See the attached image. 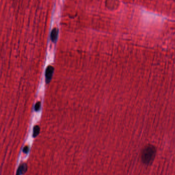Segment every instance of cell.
Instances as JSON below:
<instances>
[{"mask_svg": "<svg viewBox=\"0 0 175 175\" xmlns=\"http://www.w3.org/2000/svg\"><path fill=\"white\" fill-rule=\"evenodd\" d=\"M157 150L155 146L148 144L142 149L141 153V160L146 165H150L154 161Z\"/></svg>", "mask_w": 175, "mask_h": 175, "instance_id": "6da1fadb", "label": "cell"}, {"mask_svg": "<svg viewBox=\"0 0 175 175\" xmlns=\"http://www.w3.org/2000/svg\"><path fill=\"white\" fill-rule=\"evenodd\" d=\"M54 72V68L52 66H48L46 71V81L47 83H49L50 81L51 80L52 75Z\"/></svg>", "mask_w": 175, "mask_h": 175, "instance_id": "7a4b0ae2", "label": "cell"}, {"mask_svg": "<svg viewBox=\"0 0 175 175\" xmlns=\"http://www.w3.org/2000/svg\"><path fill=\"white\" fill-rule=\"evenodd\" d=\"M27 170V165L26 163H23L21 164L17 170L16 175H21L26 173Z\"/></svg>", "mask_w": 175, "mask_h": 175, "instance_id": "3957f363", "label": "cell"}, {"mask_svg": "<svg viewBox=\"0 0 175 175\" xmlns=\"http://www.w3.org/2000/svg\"><path fill=\"white\" fill-rule=\"evenodd\" d=\"M40 132V128L39 125H35L33 128V137H36L39 134Z\"/></svg>", "mask_w": 175, "mask_h": 175, "instance_id": "277c9868", "label": "cell"}, {"mask_svg": "<svg viewBox=\"0 0 175 175\" xmlns=\"http://www.w3.org/2000/svg\"><path fill=\"white\" fill-rule=\"evenodd\" d=\"M57 37V30L56 29H54L51 34V39L52 41H55Z\"/></svg>", "mask_w": 175, "mask_h": 175, "instance_id": "5b68a950", "label": "cell"}, {"mask_svg": "<svg viewBox=\"0 0 175 175\" xmlns=\"http://www.w3.org/2000/svg\"><path fill=\"white\" fill-rule=\"evenodd\" d=\"M40 102H38L35 105V107H34V108H35V111L38 112L40 110Z\"/></svg>", "mask_w": 175, "mask_h": 175, "instance_id": "8992f818", "label": "cell"}, {"mask_svg": "<svg viewBox=\"0 0 175 175\" xmlns=\"http://www.w3.org/2000/svg\"><path fill=\"white\" fill-rule=\"evenodd\" d=\"M28 150H29V148H28V147H27V146L25 147L24 148V149H23V152H24V153H26V154H27V153L28 152Z\"/></svg>", "mask_w": 175, "mask_h": 175, "instance_id": "52a82bcc", "label": "cell"}]
</instances>
